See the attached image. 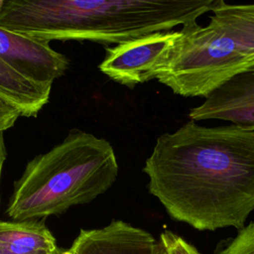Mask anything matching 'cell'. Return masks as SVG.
Masks as SVG:
<instances>
[{"mask_svg":"<svg viewBox=\"0 0 254 254\" xmlns=\"http://www.w3.org/2000/svg\"><path fill=\"white\" fill-rule=\"evenodd\" d=\"M143 172L172 219L198 230H240L254 210V130L189 120L158 137Z\"/></svg>","mask_w":254,"mask_h":254,"instance_id":"1","label":"cell"},{"mask_svg":"<svg viewBox=\"0 0 254 254\" xmlns=\"http://www.w3.org/2000/svg\"><path fill=\"white\" fill-rule=\"evenodd\" d=\"M218 0H7L0 27L39 40L121 44L167 32Z\"/></svg>","mask_w":254,"mask_h":254,"instance_id":"2","label":"cell"},{"mask_svg":"<svg viewBox=\"0 0 254 254\" xmlns=\"http://www.w3.org/2000/svg\"><path fill=\"white\" fill-rule=\"evenodd\" d=\"M111 144L77 128L50 151L33 158L14 182L6 213L13 220L45 218L92 201L116 182Z\"/></svg>","mask_w":254,"mask_h":254,"instance_id":"3","label":"cell"},{"mask_svg":"<svg viewBox=\"0 0 254 254\" xmlns=\"http://www.w3.org/2000/svg\"><path fill=\"white\" fill-rule=\"evenodd\" d=\"M254 66V51L233 40L214 20L185 24L156 79L184 97H208L237 73Z\"/></svg>","mask_w":254,"mask_h":254,"instance_id":"4","label":"cell"},{"mask_svg":"<svg viewBox=\"0 0 254 254\" xmlns=\"http://www.w3.org/2000/svg\"><path fill=\"white\" fill-rule=\"evenodd\" d=\"M177 35L178 31L158 32L107 48L98 67L112 80L131 88L155 79Z\"/></svg>","mask_w":254,"mask_h":254,"instance_id":"5","label":"cell"},{"mask_svg":"<svg viewBox=\"0 0 254 254\" xmlns=\"http://www.w3.org/2000/svg\"><path fill=\"white\" fill-rule=\"evenodd\" d=\"M0 59L33 81L53 84L68 66V59L51 48L50 42L0 27Z\"/></svg>","mask_w":254,"mask_h":254,"instance_id":"6","label":"cell"},{"mask_svg":"<svg viewBox=\"0 0 254 254\" xmlns=\"http://www.w3.org/2000/svg\"><path fill=\"white\" fill-rule=\"evenodd\" d=\"M190 120L219 119L242 129L254 130V66L230 78L198 106L189 112Z\"/></svg>","mask_w":254,"mask_h":254,"instance_id":"7","label":"cell"},{"mask_svg":"<svg viewBox=\"0 0 254 254\" xmlns=\"http://www.w3.org/2000/svg\"><path fill=\"white\" fill-rule=\"evenodd\" d=\"M64 254H166L160 240L123 220L97 229H81Z\"/></svg>","mask_w":254,"mask_h":254,"instance_id":"8","label":"cell"},{"mask_svg":"<svg viewBox=\"0 0 254 254\" xmlns=\"http://www.w3.org/2000/svg\"><path fill=\"white\" fill-rule=\"evenodd\" d=\"M0 249L12 254H64L42 219L0 220Z\"/></svg>","mask_w":254,"mask_h":254,"instance_id":"9","label":"cell"},{"mask_svg":"<svg viewBox=\"0 0 254 254\" xmlns=\"http://www.w3.org/2000/svg\"><path fill=\"white\" fill-rule=\"evenodd\" d=\"M52 84L28 79L0 59V96L15 106L21 116H36L48 103Z\"/></svg>","mask_w":254,"mask_h":254,"instance_id":"10","label":"cell"},{"mask_svg":"<svg viewBox=\"0 0 254 254\" xmlns=\"http://www.w3.org/2000/svg\"><path fill=\"white\" fill-rule=\"evenodd\" d=\"M209 19L214 20L233 40L254 51V4L233 5L218 0Z\"/></svg>","mask_w":254,"mask_h":254,"instance_id":"11","label":"cell"},{"mask_svg":"<svg viewBox=\"0 0 254 254\" xmlns=\"http://www.w3.org/2000/svg\"><path fill=\"white\" fill-rule=\"evenodd\" d=\"M215 254H254V221L241 228Z\"/></svg>","mask_w":254,"mask_h":254,"instance_id":"12","label":"cell"},{"mask_svg":"<svg viewBox=\"0 0 254 254\" xmlns=\"http://www.w3.org/2000/svg\"><path fill=\"white\" fill-rule=\"evenodd\" d=\"M160 241L166 254H200L192 244L171 230L163 231L160 235Z\"/></svg>","mask_w":254,"mask_h":254,"instance_id":"13","label":"cell"},{"mask_svg":"<svg viewBox=\"0 0 254 254\" xmlns=\"http://www.w3.org/2000/svg\"><path fill=\"white\" fill-rule=\"evenodd\" d=\"M20 116V111L0 96V133L11 128Z\"/></svg>","mask_w":254,"mask_h":254,"instance_id":"14","label":"cell"},{"mask_svg":"<svg viewBox=\"0 0 254 254\" xmlns=\"http://www.w3.org/2000/svg\"><path fill=\"white\" fill-rule=\"evenodd\" d=\"M6 158H7V150H6L5 140H4V133H0V186H1L2 171H3ZM0 203H1V196H0Z\"/></svg>","mask_w":254,"mask_h":254,"instance_id":"15","label":"cell"},{"mask_svg":"<svg viewBox=\"0 0 254 254\" xmlns=\"http://www.w3.org/2000/svg\"><path fill=\"white\" fill-rule=\"evenodd\" d=\"M4 3H5V0H0V12L4 6Z\"/></svg>","mask_w":254,"mask_h":254,"instance_id":"16","label":"cell"},{"mask_svg":"<svg viewBox=\"0 0 254 254\" xmlns=\"http://www.w3.org/2000/svg\"><path fill=\"white\" fill-rule=\"evenodd\" d=\"M0 254H12V253L7 252V251H5V250H3V249H0Z\"/></svg>","mask_w":254,"mask_h":254,"instance_id":"17","label":"cell"}]
</instances>
